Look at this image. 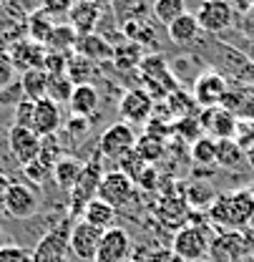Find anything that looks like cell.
I'll use <instances>...</instances> for the list:
<instances>
[{"mask_svg":"<svg viewBox=\"0 0 254 262\" xmlns=\"http://www.w3.org/2000/svg\"><path fill=\"white\" fill-rule=\"evenodd\" d=\"M53 28H56V20H53L51 15H45L43 10L33 13L31 18L26 20V33H28V38H31L33 43H40V46H45V40H48V35H51Z\"/></svg>","mask_w":254,"mask_h":262,"instance_id":"26","label":"cell"},{"mask_svg":"<svg viewBox=\"0 0 254 262\" xmlns=\"http://www.w3.org/2000/svg\"><path fill=\"white\" fill-rule=\"evenodd\" d=\"M166 108L176 116V121L179 119H187V116H191V111L196 108V101H194V96L191 94H187V91H181V89H176L174 94H169L166 96Z\"/></svg>","mask_w":254,"mask_h":262,"instance_id":"33","label":"cell"},{"mask_svg":"<svg viewBox=\"0 0 254 262\" xmlns=\"http://www.w3.org/2000/svg\"><path fill=\"white\" fill-rule=\"evenodd\" d=\"M45 46L40 43H33L31 38L26 40H15L10 46V58L15 68H23V71H31V68H43V61H45Z\"/></svg>","mask_w":254,"mask_h":262,"instance_id":"19","label":"cell"},{"mask_svg":"<svg viewBox=\"0 0 254 262\" xmlns=\"http://www.w3.org/2000/svg\"><path fill=\"white\" fill-rule=\"evenodd\" d=\"M131 237L124 227H111L103 232L94 262H126L131 260Z\"/></svg>","mask_w":254,"mask_h":262,"instance_id":"14","label":"cell"},{"mask_svg":"<svg viewBox=\"0 0 254 262\" xmlns=\"http://www.w3.org/2000/svg\"><path fill=\"white\" fill-rule=\"evenodd\" d=\"M254 217V194L252 189H234L226 194L214 196L206 207V220L219 232H242L249 227Z\"/></svg>","mask_w":254,"mask_h":262,"instance_id":"1","label":"cell"},{"mask_svg":"<svg viewBox=\"0 0 254 262\" xmlns=\"http://www.w3.org/2000/svg\"><path fill=\"white\" fill-rule=\"evenodd\" d=\"M191 162L199 164V166H212V164H217V141L201 134V136L191 144Z\"/></svg>","mask_w":254,"mask_h":262,"instance_id":"31","label":"cell"},{"mask_svg":"<svg viewBox=\"0 0 254 262\" xmlns=\"http://www.w3.org/2000/svg\"><path fill=\"white\" fill-rule=\"evenodd\" d=\"M8 146L13 159L18 162V166H28L31 162H35L40 157L43 149V139L35 134L33 129H23V126H10L8 129Z\"/></svg>","mask_w":254,"mask_h":262,"instance_id":"12","label":"cell"},{"mask_svg":"<svg viewBox=\"0 0 254 262\" xmlns=\"http://www.w3.org/2000/svg\"><path fill=\"white\" fill-rule=\"evenodd\" d=\"M0 262H33V250L20 245H5L0 250Z\"/></svg>","mask_w":254,"mask_h":262,"instance_id":"43","label":"cell"},{"mask_svg":"<svg viewBox=\"0 0 254 262\" xmlns=\"http://www.w3.org/2000/svg\"><path fill=\"white\" fill-rule=\"evenodd\" d=\"M226 91H229V81L222 73L219 71H206V73H199L194 78L191 96H194L199 108H214V106H222V98Z\"/></svg>","mask_w":254,"mask_h":262,"instance_id":"8","label":"cell"},{"mask_svg":"<svg viewBox=\"0 0 254 262\" xmlns=\"http://www.w3.org/2000/svg\"><path fill=\"white\" fill-rule=\"evenodd\" d=\"M144 61V48L138 43H131L124 40L121 46H113V63L119 71H131V68H138Z\"/></svg>","mask_w":254,"mask_h":262,"instance_id":"25","label":"cell"},{"mask_svg":"<svg viewBox=\"0 0 254 262\" xmlns=\"http://www.w3.org/2000/svg\"><path fill=\"white\" fill-rule=\"evenodd\" d=\"M136 194V184L128 179L124 171H119V169H111V171H106L103 174V179H101V184H98V199H103V202H108L113 209H121V207H126L128 202L133 199Z\"/></svg>","mask_w":254,"mask_h":262,"instance_id":"9","label":"cell"},{"mask_svg":"<svg viewBox=\"0 0 254 262\" xmlns=\"http://www.w3.org/2000/svg\"><path fill=\"white\" fill-rule=\"evenodd\" d=\"M73 3H76V0H40V10H43L45 15H51L53 20H56V18H61V15L68 18V13H71Z\"/></svg>","mask_w":254,"mask_h":262,"instance_id":"42","label":"cell"},{"mask_svg":"<svg viewBox=\"0 0 254 262\" xmlns=\"http://www.w3.org/2000/svg\"><path fill=\"white\" fill-rule=\"evenodd\" d=\"M33 111H35V101L20 98V101L13 106V119H10V126L33 129Z\"/></svg>","mask_w":254,"mask_h":262,"instance_id":"36","label":"cell"},{"mask_svg":"<svg viewBox=\"0 0 254 262\" xmlns=\"http://www.w3.org/2000/svg\"><path fill=\"white\" fill-rule=\"evenodd\" d=\"M119 162H121L119 171H124V174H126V177L131 179V182H133V184H136V179H138V177H141V174L146 171V166H151V164L144 162V159H141V157H138L136 151H128V154H124V157H121Z\"/></svg>","mask_w":254,"mask_h":262,"instance_id":"38","label":"cell"},{"mask_svg":"<svg viewBox=\"0 0 254 262\" xmlns=\"http://www.w3.org/2000/svg\"><path fill=\"white\" fill-rule=\"evenodd\" d=\"M249 91L254 94V73H252V78H249Z\"/></svg>","mask_w":254,"mask_h":262,"instance_id":"53","label":"cell"},{"mask_svg":"<svg viewBox=\"0 0 254 262\" xmlns=\"http://www.w3.org/2000/svg\"><path fill=\"white\" fill-rule=\"evenodd\" d=\"M73 89H76V83L65 76V73H56V76H48V89H45V98H51V101H56L58 106L65 103L68 106V101H71V94H73Z\"/></svg>","mask_w":254,"mask_h":262,"instance_id":"29","label":"cell"},{"mask_svg":"<svg viewBox=\"0 0 254 262\" xmlns=\"http://www.w3.org/2000/svg\"><path fill=\"white\" fill-rule=\"evenodd\" d=\"M3 247H5V229L0 227V250H3Z\"/></svg>","mask_w":254,"mask_h":262,"instance_id":"52","label":"cell"},{"mask_svg":"<svg viewBox=\"0 0 254 262\" xmlns=\"http://www.w3.org/2000/svg\"><path fill=\"white\" fill-rule=\"evenodd\" d=\"M63 126V114L61 106L51 98H40L35 101V111H33V131L45 139V136H56L58 129Z\"/></svg>","mask_w":254,"mask_h":262,"instance_id":"15","label":"cell"},{"mask_svg":"<svg viewBox=\"0 0 254 262\" xmlns=\"http://www.w3.org/2000/svg\"><path fill=\"white\" fill-rule=\"evenodd\" d=\"M15 171H23V169L18 166V162H15L13 154H10V146H8V131H5V134H0V174H5V177L13 179Z\"/></svg>","mask_w":254,"mask_h":262,"instance_id":"41","label":"cell"},{"mask_svg":"<svg viewBox=\"0 0 254 262\" xmlns=\"http://www.w3.org/2000/svg\"><path fill=\"white\" fill-rule=\"evenodd\" d=\"M136 184L141 189H156V169L154 166H146V171L136 179Z\"/></svg>","mask_w":254,"mask_h":262,"instance_id":"48","label":"cell"},{"mask_svg":"<svg viewBox=\"0 0 254 262\" xmlns=\"http://www.w3.org/2000/svg\"><path fill=\"white\" fill-rule=\"evenodd\" d=\"M81 58L91 61V63H106V61H113V43L98 33L91 35H78L76 40V48H73Z\"/></svg>","mask_w":254,"mask_h":262,"instance_id":"17","label":"cell"},{"mask_svg":"<svg viewBox=\"0 0 254 262\" xmlns=\"http://www.w3.org/2000/svg\"><path fill=\"white\" fill-rule=\"evenodd\" d=\"M141 262H187V260H181L179 255H174L171 252V247L169 250H151V252H146L144 257H141Z\"/></svg>","mask_w":254,"mask_h":262,"instance_id":"46","label":"cell"},{"mask_svg":"<svg viewBox=\"0 0 254 262\" xmlns=\"http://www.w3.org/2000/svg\"><path fill=\"white\" fill-rule=\"evenodd\" d=\"M166 31H169V38L176 43V46H194L196 40H199V20H196V15L194 13H184L181 18H176L171 26H166Z\"/></svg>","mask_w":254,"mask_h":262,"instance_id":"21","label":"cell"},{"mask_svg":"<svg viewBox=\"0 0 254 262\" xmlns=\"http://www.w3.org/2000/svg\"><path fill=\"white\" fill-rule=\"evenodd\" d=\"M83 164L81 159H76V157H71V154H65L61 157L56 166H53V184L61 189V192H71L73 187H76V182H78V177H81V171H83Z\"/></svg>","mask_w":254,"mask_h":262,"instance_id":"20","label":"cell"},{"mask_svg":"<svg viewBox=\"0 0 254 262\" xmlns=\"http://www.w3.org/2000/svg\"><path fill=\"white\" fill-rule=\"evenodd\" d=\"M91 3H96V5L103 10V8H113V3H116V0H91Z\"/></svg>","mask_w":254,"mask_h":262,"instance_id":"50","label":"cell"},{"mask_svg":"<svg viewBox=\"0 0 254 262\" xmlns=\"http://www.w3.org/2000/svg\"><path fill=\"white\" fill-rule=\"evenodd\" d=\"M247 162L244 151L239 149V144L234 139H224V141H217V166L222 169H237Z\"/></svg>","mask_w":254,"mask_h":262,"instance_id":"27","label":"cell"},{"mask_svg":"<svg viewBox=\"0 0 254 262\" xmlns=\"http://www.w3.org/2000/svg\"><path fill=\"white\" fill-rule=\"evenodd\" d=\"M81 220L106 232V229L113 227V222H116V209H113L108 202H103V199L94 196V199H91V202L83 207V212H81Z\"/></svg>","mask_w":254,"mask_h":262,"instance_id":"22","label":"cell"},{"mask_svg":"<svg viewBox=\"0 0 254 262\" xmlns=\"http://www.w3.org/2000/svg\"><path fill=\"white\" fill-rule=\"evenodd\" d=\"M68 56L71 53H53L48 51L45 53V61H43V71L48 76H56V73H65V66H68Z\"/></svg>","mask_w":254,"mask_h":262,"instance_id":"44","label":"cell"},{"mask_svg":"<svg viewBox=\"0 0 254 262\" xmlns=\"http://www.w3.org/2000/svg\"><path fill=\"white\" fill-rule=\"evenodd\" d=\"M212 225H184L171 237V252L187 262H204L212 247Z\"/></svg>","mask_w":254,"mask_h":262,"instance_id":"3","label":"cell"},{"mask_svg":"<svg viewBox=\"0 0 254 262\" xmlns=\"http://www.w3.org/2000/svg\"><path fill=\"white\" fill-rule=\"evenodd\" d=\"M23 98V89H20V81L13 83L10 89L0 91V131L10 129V119H13V106Z\"/></svg>","mask_w":254,"mask_h":262,"instance_id":"32","label":"cell"},{"mask_svg":"<svg viewBox=\"0 0 254 262\" xmlns=\"http://www.w3.org/2000/svg\"><path fill=\"white\" fill-rule=\"evenodd\" d=\"M133 146H136V131H133V126L119 121V124L108 126L101 134V139L96 144V151L101 157H106V159H121L124 154L133 151Z\"/></svg>","mask_w":254,"mask_h":262,"instance_id":"7","label":"cell"},{"mask_svg":"<svg viewBox=\"0 0 254 262\" xmlns=\"http://www.w3.org/2000/svg\"><path fill=\"white\" fill-rule=\"evenodd\" d=\"M101 108V94L94 83H81L73 89L71 101H68V111L71 116H83V119H94Z\"/></svg>","mask_w":254,"mask_h":262,"instance_id":"18","label":"cell"},{"mask_svg":"<svg viewBox=\"0 0 254 262\" xmlns=\"http://www.w3.org/2000/svg\"><path fill=\"white\" fill-rule=\"evenodd\" d=\"M10 177H5V174H0V212H3V202H5V192H8V187H10Z\"/></svg>","mask_w":254,"mask_h":262,"instance_id":"49","label":"cell"},{"mask_svg":"<svg viewBox=\"0 0 254 262\" xmlns=\"http://www.w3.org/2000/svg\"><path fill=\"white\" fill-rule=\"evenodd\" d=\"M239 31L244 38H252L254 40V3L247 8V13L242 15V20H239Z\"/></svg>","mask_w":254,"mask_h":262,"instance_id":"47","label":"cell"},{"mask_svg":"<svg viewBox=\"0 0 254 262\" xmlns=\"http://www.w3.org/2000/svg\"><path fill=\"white\" fill-rule=\"evenodd\" d=\"M13 83H18V68L10 58V51L0 48V91L10 89Z\"/></svg>","mask_w":254,"mask_h":262,"instance_id":"37","label":"cell"},{"mask_svg":"<svg viewBox=\"0 0 254 262\" xmlns=\"http://www.w3.org/2000/svg\"><path fill=\"white\" fill-rule=\"evenodd\" d=\"M204 262H209V260H204Z\"/></svg>","mask_w":254,"mask_h":262,"instance_id":"58","label":"cell"},{"mask_svg":"<svg viewBox=\"0 0 254 262\" xmlns=\"http://www.w3.org/2000/svg\"><path fill=\"white\" fill-rule=\"evenodd\" d=\"M101 15H103V10L96 3H91V0H76L71 13H68V26L78 35H91V33L98 31Z\"/></svg>","mask_w":254,"mask_h":262,"instance_id":"16","label":"cell"},{"mask_svg":"<svg viewBox=\"0 0 254 262\" xmlns=\"http://www.w3.org/2000/svg\"><path fill=\"white\" fill-rule=\"evenodd\" d=\"M151 13L161 26H171L176 18H181L187 13V3L184 0H154Z\"/></svg>","mask_w":254,"mask_h":262,"instance_id":"28","label":"cell"},{"mask_svg":"<svg viewBox=\"0 0 254 262\" xmlns=\"http://www.w3.org/2000/svg\"><path fill=\"white\" fill-rule=\"evenodd\" d=\"M133 151H136L146 164L154 166V162L161 159V154H164V139H156V136H151V134H144L141 139H136Z\"/></svg>","mask_w":254,"mask_h":262,"instance_id":"34","label":"cell"},{"mask_svg":"<svg viewBox=\"0 0 254 262\" xmlns=\"http://www.w3.org/2000/svg\"><path fill=\"white\" fill-rule=\"evenodd\" d=\"M5 10L13 18H31L33 13L40 10V0H5Z\"/></svg>","mask_w":254,"mask_h":262,"instance_id":"40","label":"cell"},{"mask_svg":"<svg viewBox=\"0 0 254 262\" xmlns=\"http://www.w3.org/2000/svg\"><path fill=\"white\" fill-rule=\"evenodd\" d=\"M154 114V98L144 89H128L126 94L119 98V116L124 124H146Z\"/></svg>","mask_w":254,"mask_h":262,"instance_id":"13","label":"cell"},{"mask_svg":"<svg viewBox=\"0 0 254 262\" xmlns=\"http://www.w3.org/2000/svg\"><path fill=\"white\" fill-rule=\"evenodd\" d=\"M0 5H5V0H0Z\"/></svg>","mask_w":254,"mask_h":262,"instance_id":"56","label":"cell"},{"mask_svg":"<svg viewBox=\"0 0 254 262\" xmlns=\"http://www.w3.org/2000/svg\"><path fill=\"white\" fill-rule=\"evenodd\" d=\"M244 157H247V164H249V166L254 169V144L249 146V149H247V154H244Z\"/></svg>","mask_w":254,"mask_h":262,"instance_id":"51","label":"cell"},{"mask_svg":"<svg viewBox=\"0 0 254 262\" xmlns=\"http://www.w3.org/2000/svg\"><path fill=\"white\" fill-rule=\"evenodd\" d=\"M20 89H23V98H28V101H40V98H45L48 73H45L43 68L23 71V76H20Z\"/></svg>","mask_w":254,"mask_h":262,"instance_id":"23","label":"cell"},{"mask_svg":"<svg viewBox=\"0 0 254 262\" xmlns=\"http://www.w3.org/2000/svg\"><path fill=\"white\" fill-rule=\"evenodd\" d=\"M249 189H252V194H254V184H252V187H249Z\"/></svg>","mask_w":254,"mask_h":262,"instance_id":"55","label":"cell"},{"mask_svg":"<svg viewBox=\"0 0 254 262\" xmlns=\"http://www.w3.org/2000/svg\"><path fill=\"white\" fill-rule=\"evenodd\" d=\"M194 15L199 20V28L212 35H219L234 26V8L229 0H201Z\"/></svg>","mask_w":254,"mask_h":262,"instance_id":"6","label":"cell"},{"mask_svg":"<svg viewBox=\"0 0 254 262\" xmlns=\"http://www.w3.org/2000/svg\"><path fill=\"white\" fill-rule=\"evenodd\" d=\"M199 126L204 131V136H209L214 141H224V139H234L239 119L232 111H226L224 106H214V108H201Z\"/></svg>","mask_w":254,"mask_h":262,"instance_id":"11","label":"cell"},{"mask_svg":"<svg viewBox=\"0 0 254 262\" xmlns=\"http://www.w3.org/2000/svg\"><path fill=\"white\" fill-rule=\"evenodd\" d=\"M249 227H252V229H254V217H252V222H249Z\"/></svg>","mask_w":254,"mask_h":262,"instance_id":"54","label":"cell"},{"mask_svg":"<svg viewBox=\"0 0 254 262\" xmlns=\"http://www.w3.org/2000/svg\"><path fill=\"white\" fill-rule=\"evenodd\" d=\"M234 141H237L239 149L247 154V149L254 144V121H239L237 134H234Z\"/></svg>","mask_w":254,"mask_h":262,"instance_id":"45","label":"cell"},{"mask_svg":"<svg viewBox=\"0 0 254 262\" xmlns=\"http://www.w3.org/2000/svg\"><path fill=\"white\" fill-rule=\"evenodd\" d=\"M76 220L65 217L58 225L48 229L33 247V262H65L71 247H68V239H71V227H73Z\"/></svg>","mask_w":254,"mask_h":262,"instance_id":"5","label":"cell"},{"mask_svg":"<svg viewBox=\"0 0 254 262\" xmlns=\"http://www.w3.org/2000/svg\"><path fill=\"white\" fill-rule=\"evenodd\" d=\"M63 131L71 141H83L88 134H91V119H83V116H68L63 121Z\"/></svg>","mask_w":254,"mask_h":262,"instance_id":"39","label":"cell"},{"mask_svg":"<svg viewBox=\"0 0 254 262\" xmlns=\"http://www.w3.org/2000/svg\"><path fill=\"white\" fill-rule=\"evenodd\" d=\"M101 237H103V229L94 227V225H88L83 220H76L73 227H71V239H68L71 255L76 260L94 262L96 252H98V245H101Z\"/></svg>","mask_w":254,"mask_h":262,"instance_id":"10","label":"cell"},{"mask_svg":"<svg viewBox=\"0 0 254 262\" xmlns=\"http://www.w3.org/2000/svg\"><path fill=\"white\" fill-rule=\"evenodd\" d=\"M96 73V63L91 61H86V58H81L78 53H73V56H68V66H65V76L76 83V86H81V83H88L91 78H94Z\"/></svg>","mask_w":254,"mask_h":262,"instance_id":"30","label":"cell"},{"mask_svg":"<svg viewBox=\"0 0 254 262\" xmlns=\"http://www.w3.org/2000/svg\"><path fill=\"white\" fill-rule=\"evenodd\" d=\"M43 209V194L38 187H33L26 179H13L8 192H5V202H3V212L18 222H28L33 217H38V212Z\"/></svg>","mask_w":254,"mask_h":262,"instance_id":"4","label":"cell"},{"mask_svg":"<svg viewBox=\"0 0 254 262\" xmlns=\"http://www.w3.org/2000/svg\"><path fill=\"white\" fill-rule=\"evenodd\" d=\"M126 262H136V260H126Z\"/></svg>","mask_w":254,"mask_h":262,"instance_id":"57","label":"cell"},{"mask_svg":"<svg viewBox=\"0 0 254 262\" xmlns=\"http://www.w3.org/2000/svg\"><path fill=\"white\" fill-rule=\"evenodd\" d=\"M76 40H78V33L73 31L68 23H56V28L51 31L48 40H45V51H53V53H71L76 48Z\"/></svg>","mask_w":254,"mask_h":262,"instance_id":"24","label":"cell"},{"mask_svg":"<svg viewBox=\"0 0 254 262\" xmlns=\"http://www.w3.org/2000/svg\"><path fill=\"white\" fill-rule=\"evenodd\" d=\"M103 157L94 151V157L83 164V171L76 182V187L68 192V217L71 220H81V212L83 207L98 194V184L103 179Z\"/></svg>","mask_w":254,"mask_h":262,"instance_id":"2","label":"cell"},{"mask_svg":"<svg viewBox=\"0 0 254 262\" xmlns=\"http://www.w3.org/2000/svg\"><path fill=\"white\" fill-rule=\"evenodd\" d=\"M146 3L144 0H116L113 3V15L119 18V26H124L133 18H144Z\"/></svg>","mask_w":254,"mask_h":262,"instance_id":"35","label":"cell"}]
</instances>
